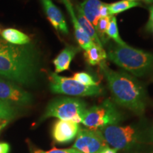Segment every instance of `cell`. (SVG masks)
<instances>
[{
    "mask_svg": "<svg viewBox=\"0 0 153 153\" xmlns=\"http://www.w3.org/2000/svg\"><path fill=\"white\" fill-rule=\"evenodd\" d=\"M35 153H82L79 151L74 148H68V149H57L53 148L52 150L48 151H38Z\"/></svg>",
    "mask_w": 153,
    "mask_h": 153,
    "instance_id": "603a6c76",
    "label": "cell"
},
{
    "mask_svg": "<svg viewBox=\"0 0 153 153\" xmlns=\"http://www.w3.org/2000/svg\"><path fill=\"white\" fill-rule=\"evenodd\" d=\"M40 70V55L32 44L11 45L0 53V76L15 83L34 84Z\"/></svg>",
    "mask_w": 153,
    "mask_h": 153,
    "instance_id": "6da1fadb",
    "label": "cell"
},
{
    "mask_svg": "<svg viewBox=\"0 0 153 153\" xmlns=\"http://www.w3.org/2000/svg\"><path fill=\"white\" fill-rule=\"evenodd\" d=\"M0 101L11 106H24L31 104L32 95L15 82L0 77Z\"/></svg>",
    "mask_w": 153,
    "mask_h": 153,
    "instance_id": "ba28073f",
    "label": "cell"
},
{
    "mask_svg": "<svg viewBox=\"0 0 153 153\" xmlns=\"http://www.w3.org/2000/svg\"><path fill=\"white\" fill-rule=\"evenodd\" d=\"M79 126L77 123L70 120H58L53 125L52 136L57 143L72 142L76 137Z\"/></svg>",
    "mask_w": 153,
    "mask_h": 153,
    "instance_id": "30bf717a",
    "label": "cell"
},
{
    "mask_svg": "<svg viewBox=\"0 0 153 153\" xmlns=\"http://www.w3.org/2000/svg\"><path fill=\"white\" fill-rule=\"evenodd\" d=\"M61 1H62V0H61Z\"/></svg>",
    "mask_w": 153,
    "mask_h": 153,
    "instance_id": "d6a6232c",
    "label": "cell"
},
{
    "mask_svg": "<svg viewBox=\"0 0 153 153\" xmlns=\"http://www.w3.org/2000/svg\"><path fill=\"white\" fill-rule=\"evenodd\" d=\"M1 35L6 42L13 45H27L30 42V38L26 34L14 28H6Z\"/></svg>",
    "mask_w": 153,
    "mask_h": 153,
    "instance_id": "9a60e30c",
    "label": "cell"
},
{
    "mask_svg": "<svg viewBox=\"0 0 153 153\" xmlns=\"http://www.w3.org/2000/svg\"><path fill=\"white\" fill-rule=\"evenodd\" d=\"M99 66L115 102L137 115L143 114L146 107V96L142 85L131 74L113 70L105 61Z\"/></svg>",
    "mask_w": 153,
    "mask_h": 153,
    "instance_id": "7a4b0ae2",
    "label": "cell"
},
{
    "mask_svg": "<svg viewBox=\"0 0 153 153\" xmlns=\"http://www.w3.org/2000/svg\"><path fill=\"white\" fill-rule=\"evenodd\" d=\"M117 151L118 150H116V149L110 148L109 146H107L103 149L100 152V153H117Z\"/></svg>",
    "mask_w": 153,
    "mask_h": 153,
    "instance_id": "83f0119b",
    "label": "cell"
},
{
    "mask_svg": "<svg viewBox=\"0 0 153 153\" xmlns=\"http://www.w3.org/2000/svg\"><path fill=\"white\" fill-rule=\"evenodd\" d=\"M102 3L100 0H83L78 7L94 28L101 18L100 9Z\"/></svg>",
    "mask_w": 153,
    "mask_h": 153,
    "instance_id": "5bb4252c",
    "label": "cell"
},
{
    "mask_svg": "<svg viewBox=\"0 0 153 153\" xmlns=\"http://www.w3.org/2000/svg\"><path fill=\"white\" fill-rule=\"evenodd\" d=\"M87 110V104L82 99L71 97H61L53 99L47 106L41 118V121L51 117L59 120L82 123Z\"/></svg>",
    "mask_w": 153,
    "mask_h": 153,
    "instance_id": "277c9868",
    "label": "cell"
},
{
    "mask_svg": "<svg viewBox=\"0 0 153 153\" xmlns=\"http://www.w3.org/2000/svg\"><path fill=\"white\" fill-rule=\"evenodd\" d=\"M11 44L6 42L3 38H0V53H1L11 46Z\"/></svg>",
    "mask_w": 153,
    "mask_h": 153,
    "instance_id": "484cf974",
    "label": "cell"
},
{
    "mask_svg": "<svg viewBox=\"0 0 153 153\" xmlns=\"http://www.w3.org/2000/svg\"><path fill=\"white\" fill-rule=\"evenodd\" d=\"M145 2L147 4H152L153 3V0H145Z\"/></svg>",
    "mask_w": 153,
    "mask_h": 153,
    "instance_id": "f546056e",
    "label": "cell"
},
{
    "mask_svg": "<svg viewBox=\"0 0 153 153\" xmlns=\"http://www.w3.org/2000/svg\"><path fill=\"white\" fill-rule=\"evenodd\" d=\"M122 119L120 113L110 99L87 108L82 123L88 129L99 131L108 126L117 125Z\"/></svg>",
    "mask_w": 153,
    "mask_h": 153,
    "instance_id": "5b68a950",
    "label": "cell"
},
{
    "mask_svg": "<svg viewBox=\"0 0 153 153\" xmlns=\"http://www.w3.org/2000/svg\"><path fill=\"white\" fill-rule=\"evenodd\" d=\"M106 35L108 38H111L117 43L118 45H125L126 43L124 42L118 33V28L117 25V20L114 16H111L110 19V22L108 28L106 30Z\"/></svg>",
    "mask_w": 153,
    "mask_h": 153,
    "instance_id": "d6986e66",
    "label": "cell"
},
{
    "mask_svg": "<svg viewBox=\"0 0 153 153\" xmlns=\"http://www.w3.org/2000/svg\"><path fill=\"white\" fill-rule=\"evenodd\" d=\"M62 1L65 5L67 10H68L69 14L71 17L72 23L73 24V27L74 29V35H75L76 40L78 44H79V48L85 50V51L89 49V48H91L95 43H94L92 40L91 39V38L86 33L85 30L83 29L81 25L79 24L70 0H62Z\"/></svg>",
    "mask_w": 153,
    "mask_h": 153,
    "instance_id": "7c38bea8",
    "label": "cell"
},
{
    "mask_svg": "<svg viewBox=\"0 0 153 153\" xmlns=\"http://www.w3.org/2000/svg\"><path fill=\"white\" fill-rule=\"evenodd\" d=\"M111 16H106V17H101L99 19L98 22H97V26H96L95 29L97 32V35H98L99 39L103 44V45L107 42L108 38H106V30L108 28V24L110 22Z\"/></svg>",
    "mask_w": 153,
    "mask_h": 153,
    "instance_id": "ffe728a7",
    "label": "cell"
},
{
    "mask_svg": "<svg viewBox=\"0 0 153 153\" xmlns=\"http://www.w3.org/2000/svg\"><path fill=\"white\" fill-rule=\"evenodd\" d=\"M128 1H136L137 0H128ZM143 1H145V0H143Z\"/></svg>",
    "mask_w": 153,
    "mask_h": 153,
    "instance_id": "4dcf8cb0",
    "label": "cell"
},
{
    "mask_svg": "<svg viewBox=\"0 0 153 153\" xmlns=\"http://www.w3.org/2000/svg\"><path fill=\"white\" fill-rule=\"evenodd\" d=\"M84 57L88 64L90 65H97L105 61L107 54L103 47L94 44L89 49L85 51Z\"/></svg>",
    "mask_w": 153,
    "mask_h": 153,
    "instance_id": "2e32d148",
    "label": "cell"
},
{
    "mask_svg": "<svg viewBox=\"0 0 153 153\" xmlns=\"http://www.w3.org/2000/svg\"><path fill=\"white\" fill-rule=\"evenodd\" d=\"M41 2L49 22L55 29L62 33L68 34V24L60 9L51 0H41Z\"/></svg>",
    "mask_w": 153,
    "mask_h": 153,
    "instance_id": "8fae6325",
    "label": "cell"
},
{
    "mask_svg": "<svg viewBox=\"0 0 153 153\" xmlns=\"http://www.w3.org/2000/svg\"><path fill=\"white\" fill-rule=\"evenodd\" d=\"M76 19H77L78 22H79V24L81 25V26L83 28V29L85 30L86 33L89 35V37L91 38V39L92 40L94 43L96 45H98L99 46L103 47V44L101 43V42L99 39L98 35H97V32H96L95 28L94 27V26L91 24L88 19L85 16V15L83 14V13L82 12V11L80 10V9L78 7L77 8V16Z\"/></svg>",
    "mask_w": 153,
    "mask_h": 153,
    "instance_id": "e0dca14e",
    "label": "cell"
},
{
    "mask_svg": "<svg viewBox=\"0 0 153 153\" xmlns=\"http://www.w3.org/2000/svg\"><path fill=\"white\" fill-rule=\"evenodd\" d=\"M16 109L14 106L0 101V121L10 120L16 116Z\"/></svg>",
    "mask_w": 153,
    "mask_h": 153,
    "instance_id": "44dd1931",
    "label": "cell"
},
{
    "mask_svg": "<svg viewBox=\"0 0 153 153\" xmlns=\"http://www.w3.org/2000/svg\"><path fill=\"white\" fill-rule=\"evenodd\" d=\"M147 26L148 29L153 30V5L150 8V19Z\"/></svg>",
    "mask_w": 153,
    "mask_h": 153,
    "instance_id": "4316f807",
    "label": "cell"
},
{
    "mask_svg": "<svg viewBox=\"0 0 153 153\" xmlns=\"http://www.w3.org/2000/svg\"><path fill=\"white\" fill-rule=\"evenodd\" d=\"M108 145L116 150H129L140 141V133L133 126H108L99 130Z\"/></svg>",
    "mask_w": 153,
    "mask_h": 153,
    "instance_id": "8992f818",
    "label": "cell"
},
{
    "mask_svg": "<svg viewBox=\"0 0 153 153\" xmlns=\"http://www.w3.org/2000/svg\"><path fill=\"white\" fill-rule=\"evenodd\" d=\"M8 123H9V120H2V121H0V132L4 128Z\"/></svg>",
    "mask_w": 153,
    "mask_h": 153,
    "instance_id": "f1b7e54d",
    "label": "cell"
},
{
    "mask_svg": "<svg viewBox=\"0 0 153 153\" xmlns=\"http://www.w3.org/2000/svg\"><path fill=\"white\" fill-rule=\"evenodd\" d=\"M73 79L80 83L87 86H97L98 83L95 81L94 77L89 73L85 72H76L74 74Z\"/></svg>",
    "mask_w": 153,
    "mask_h": 153,
    "instance_id": "7402d4cb",
    "label": "cell"
},
{
    "mask_svg": "<svg viewBox=\"0 0 153 153\" xmlns=\"http://www.w3.org/2000/svg\"><path fill=\"white\" fill-rule=\"evenodd\" d=\"M80 48L68 45L53 60L55 73L63 72L70 68L72 60L79 52Z\"/></svg>",
    "mask_w": 153,
    "mask_h": 153,
    "instance_id": "4fadbf2b",
    "label": "cell"
},
{
    "mask_svg": "<svg viewBox=\"0 0 153 153\" xmlns=\"http://www.w3.org/2000/svg\"><path fill=\"white\" fill-rule=\"evenodd\" d=\"M50 89L53 93L75 97H95L103 91L99 85H85L73 78L59 76L55 72L50 74Z\"/></svg>",
    "mask_w": 153,
    "mask_h": 153,
    "instance_id": "52a82bcc",
    "label": "cell"
},
{
    "mask_svg": "<svg viewBox=\"0 0 153 153\" xmlns=\"http://www.w3.org/2000/svg\"><path fill=\"white\" fill-rule=\"evenodd\" d=\"M100 16L101 17L111 16L110 15L109 9H108V4L106 3H102L100 9Z\"/></svg>",
    "mask_w": 153,
    "mask_h": 153,
    "instance_id": "cb8c5ba5",
    "label": "cell"
},
{
    "mask_svg": "<svg viewBox=\"0 0 153 153\" xmlns=\"http://www.w3.org/2000/svg\"><path fill=\"white\" fill-rule=\"evenodd\" d=\"M10 152V145L8 143H0V153H9Z\"/></svg>",
    "mask_w": 153,
    "mask_h": 153,
    "instance_id": "d4e9b609",
    "label": "cell"
},
{
    "mask_svg": "<svg viewBox=\"0 0 153 153\" xmlns=\"http://www.w3.org/2000/svg\"><path fill=\"white\" fill-rule=\"evenodd\" d=\"M107 146L99 131L82 128L78 131L72 148L82 153H100Z\"/></svg>",
    "mask_w": 153,
    "mask_h": 153,
    "instance_id": "9c48e42d",
    "label": "cell"
},
{
    "mask_svg": "<svg viewBox=\"0 0 153 153\" xmlns=\"http://www.w3.org/2000/svg\"><path fill=\"white\" fill-rule=\"evenodd\" d=\"M0 33H1V30H0Z\"/></svg>",
    "mask_w": 153,
    "mask_h": 153,
    "instance_id": "1f68e13d",
    "label": "cell"
},
{
    "mask_svg": "<svg viewBox=\"0 0 153 153\" xmlns=\"http://www.w3.org/2000/svg\"><path fill=\"white\" fill-rule=\"evenodd\" d=\"M106 54L112 62L135 76H145L153 70V54L127 44L115 45Z\"/></svg>",
    "mask_w": 153,
    "mask_h": 153,
    "instance_id": "3957f363",
    "label": "cell"
},
{
    "mask_svg": "<svg viewBox=\"0 0 153 153\" xmlns=\"http://www.w3.org/2000/svg\"><path fill=\"white\" fill-rule=\"evenodd\" d=\"M140 5V4L137 1H131L128 0H121L117 2L112 3L108 4V9L111 16H114L115 14H118L119 13L125 11L128 9L137 7Z\"/></svg>",
    "mask_w": 153,
    "mask_h": 153,
    "instance_id": "ac0fdd59",
    "label": "cell"
}]
</instances>
